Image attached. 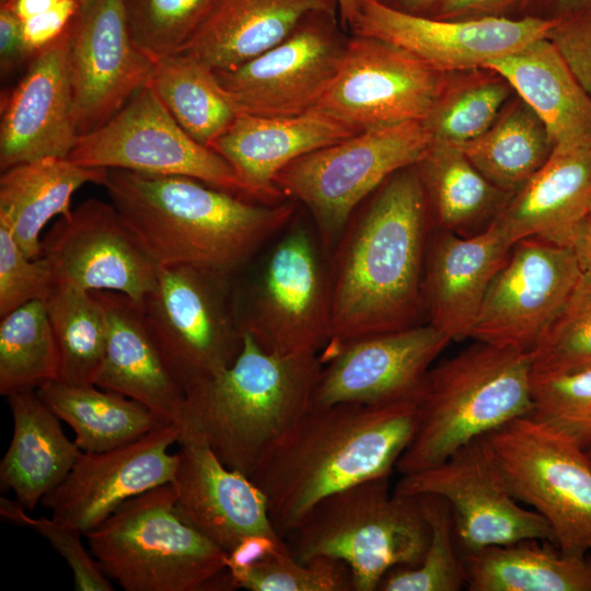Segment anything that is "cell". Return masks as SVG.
<instances>
[{
	"mask_svg": "<svg viewBox=\"0 0 591 591\" xmlns=\"http://www.w3.org/2000/svg\"><path fill=\"white\" fill-rule=\"evenodd\" d=\"M429 220L415 165L390 176L355 211L328 255L332 336L323 355L421 324Z\"/></svg>",
	"mask_w": 591,
	"mask_h": 591,
	"instance_id": "cell-1",
	"label": "cell"
},
{
	"mask_svg": "<svg viewBox=\"0 0 591 591\" xmlns=\"http://www.w3.org/2000/svg\"><path fill=\"white\" fill-rule=\"evenodd\" d=\"M417 399L310 405L267 451L251 479L285 538L322 499L362 482L390 477L412 441Z\"/></svg>",
	"mask_w": 591,
	"mask_h": 591,
	"instance_id": "cell-2",
	"label": "cell"
},
{
	"mask_svg": "<svg viewBox=\"0 0 591 591\" xmlns=\"http://www.w3.org/2000/svg\"><path fill=\"white\" fill-rule=\"evenodd\" d=\"M102 185L161 267L230 278L297 212L293 202H258L181 175L109 169Z\"/></svg>",
	"mask_w": 591,
	"mask_h": 591,
	"instance_id": "cell-3",
	"label": "cell"
},
{
	"mask_svg": "<svg viewBox=\"0 0 591 591\" xmlns=\"http://www.w3.org/2000/svg\"><path fill=\"white\" fill-rule=\"evenodd\" d=\"M320 355H277L243 333L235 361L185 389L179 436L205 442L229 468L250 478L267 451L312 402Z\"/></svg>",
	"mask_w": 591,
	"mask_h": 591,
	"instance_id": "cell-4",
	"label": "cell"
},
{
	"mask_svg": "<svg viewBox=\"0 0 591 591\" xmlns=\"http://www.w3.org/2000/svg\"><path fill=\"white\" fill-rule=\"evenodd\" d=\"M531 352L475 340L431 367L417 401L414 437L396 470L436 466L465 444L533 409Z\"/></svg>",
	"mask_w": 591,
	"mask_h": 591,
	"instance_id": "cell-5",
	"label": "cell"
},
{
	"mask_svg": "<svg viewBox=\"0 0 591 591\" xmlns=\"http://www.w3.org/2000/svg\"><path fill=\"white\" fill-rule=\"evenodd\" d=\"M172 483L121 503L84 534L104 573L126 591L235 590L227 553L175 511Z\"/></svg>",
	"mask_w": 591,
	"mask_h": 591,
	"instance_id": "cell-6",
	"label": "cell"
},
{
	"mask_svg": "<svg viewBox=\"0 0 591 591\" xmlns=\"http://www.w3.org/2000/svg\"><path fill=\"white\" fill-rule=\"evenodd\" d=\"M285 540L297 560H341L355 591H375L391 569L420 563L430 528L419 496L391 493L380 477L322 499Z\"/></svg>",
	"mask_w": 591,
	"mask_h": 591,
	"instance_id": "cell-7",
	"label": "cell"
},
{
	"mask_svg": "<svg viewBox=\"0 0 591 591\" xmlns=\"http://www.w3.org/2000/svg\"><path fill=\"white\" fill-rule=\"evenodd\" d=\"M296 217L234 306L242 332L264 350L318 355L332 336L329 269L315 229Z\"/></svg>",
	"mask_w": 591,
	"mask_h": 591,
	"instance_id": "cell-8",
	"label": "cell"
},
{
	"mask_svg": "<svg viewBox=\"0 0 591 591\" xmlns=\"http://www.w3.org/2000/svg\"><path fill=\"white\" fill-rule=\"evenodd\" d=\"M431 142L422 121L363 131L293 160L274 183L309 210L328 257L359 206L394 173L415 165Z\"/></svg>",
	"mask_w": 591,
	"mask_h": 591,
	"instance_id": "cell-9",
	"label": "cell"
},
{
	"mask_svg": "<svg viewBox=\"0 0 591 591\" xmlns=\"http://www.w3.org/2000/svg\"><path fill=\"white\" fill-rule=\"evenodd\" d=\"M511 493L540 513L567 554L591 553V461L569 438L528 415L486 434Z\"/></svg>",
	"mask_w": 591,
	"mask_h": 591,
	"instance_id": "cell-10",
	"label": "cell"
},
{
	"mask_svg": "<svg viewBox=\"0 0 591 591\" xmlns=\"http://www.w3.org/2000/svg\"><path fill=\"white\" fill-rule=\"evenodd\" d=\"M231 278L161 267L142 306L160 352L184 389L230 367L243 346Z\"/></svg>",
	"mask_w": 591,
	"mask_h": 591,
	"instance_id": "cell-11",
	"label": "cell"
},
{
	"mask_svg": "<svg viewBox=\"0 0 591 591\" xmlns=\"http://www.w3.org/2000/svg\"><path fill=\"white\" fill-rule=\"evenodd\" d=\"M67 159L88 167L188 176L245 197L229 163L193 139L148 84L104 125L79 137Z\"/></svg>",
	"mask_w": 591,
	"mask_h": 591,
	"instance_id": "cell-12",
	"label": "cell"
},
{
	"mask_svg": "<svg viewBox=\"0 0 591 591\" xmlns=\"http://www.w3.org/2000/svg\"><path fill=\"white\" fill-rule=\"evenodd\" d=\"M393 491L443 498L451 508L462 554L528 538L555 544L547 521L533 509L524 508L511 493L484 437L436 466L402 475Z\"/></svg>",
	"mask_w": 591,
	"mask_h": 591,
	"instance_id": "cell-13",
	"label": "cell"
},
{
	"mask_svg": "<svg viewBox=\"0 0 591 591\" xmlns=\"http://www.w3.org/2000/svg\"><path fill=\"white\" fill-rule=\"evenodd\" d=\"M450 73L383 39L351 34L316 108L356 134L427 118Z\"/></svg>",
	"mask_w": 591,
	"mask_h": 591,
	"instance_id": "cell-14",
	"label": "cell"
},
{
	"mask_svg": "<svg viewBox=\"0 0 591 591\" xmlns=\"http://www.w3.org/2000/svg\"><path fill=\"white\" fill-rule=\"evenodd\" d=\"M337 13L306 14L282 42L230 70H215L241 113L292 117L316 108L348 37Z\"/></svg>",
	"mask_w": 591,
	"mask_h": 591,
	"instance_id": "cell-15",
	"label": "cell"
},
{
	"mask_svg": "<svg viewBox=\"0 0 591 591\" xmlns=\"http://www.w3.org/2000/svg\"><path fill=\"white\" fill-rule=\"evenodd\" d=\"M570 246L515 242L494 276L471 338L531 352L582 278Z\"/></svg>",
	"mask_w": 591,
	"mask_h": 591,
	"instance_id": "cell-16",
	"label": "cell"
},
{
	"mask_svg": "<svg viewBox=\"0 0 591 591\" xmlns=\"http://www.w3.org/2000/svg\"><path fill=\"white\" fill-rule=\"evenodd\" d=\"M42 247L55 283L115 291L141 304L161 268L116 207L94 198L62 216Z\"/></svg>",
	"mask_w": 591,
	"mask_h": 591,
	"instance_id": "cell-17",
	"label": "cell"
},
{
	"mask_svg": "<svg viewBox=\"0 0 591 591\" xmlns=\"http://www.w3.org/2000/svg\"><path fill=\"white\" fill-rule=\"evenodd\" d=\"M556 23L548 18L439 20L408 14L379 0H359L349 31L389 42L440 72L453 73L485 68L547 37Z\"/></svg>",
	"mask_w": 591,
	"mask_h": 591,
	"instance_id": "cell-18",
	"label": "cell"
},
{
	"mask_svg": "<svg viewBox=\"0 0 591 591\" xmlns=\"http://www.w3.org/2000/svg\"><path fill=\"white\" fill-rule=\"evenodd\" d=\"M153 59L134 40L124 0H93L72 30L69 69L79 137L116 115L149 83Z\"/></svg>",
	"mask_w": 591,
	"mask_h": 591,
	"instance_id": "cell-19",
	"label": "cell"
},
{
	"mask_svg": "<svg viewBox=\"0 0 591 591\" xmlns=\"http://www.w3.org/2000/svg\"><path fill=\"white\" fill-rule=\"evenodd\" d=\"M179 428L161 424L129 443L81 452L65 479L42 500L51 517L83 534L107 519L121 503L173 482Z\"/></svg>",
	"mask_w": 591,
	"mask_h": 591,
	"instance_id": "cell-20",
	"label": "cell"
},
{
	"mask_svg": "<svg viewBox=\"0 0 591 591\" xmlns=\"http://www.w3.org/2000/svg\"><path fill=\"white\" fill-rule=\"evenodd\" d=\"M450 343L428 322L350 340L321 355L311 404L418 401L427 372Z\"/></svg>",
	"mask_w": 591,
	"mask_h": 591,
	"instance_id": "cell-21",
	"label": "cell"
},
{
	"mask_svg": "<svg viewBox=\"0 0 591 591\" xmlns=\"http://www.w3.org/2000/svg\"><path fill=\"white\" fill-rule=\"evenodd\" d=\"M74 22L31 58L1 103V172L44 158L67 159L78 142L69 69Z\"/></svg>",
	"mask_w": 591,
	"mask_h": 591,
	"instance_id": "cell-22",
	"label": "cell"
},
{
	"mask_svg": "<svg viewBox=\"0 0 591 591\" xmlns=\"http://www.w3.org/2000/svg\"><path fill=\"white\" fill-rule=\"evenodd\" d=\"M172 484L175 511L225 553L253 534L281 537L263 490L246 475L227 467L199 439L179 436Z\"/></svg>",
	"mask_w": 591,
	"mask_h": 591,
	"instance_id": "cell-23",
	"label": "cell"
},
{
	"mask_svg": "<svg viewBox=\"0 0 591 591\" xmlns=\"http://www.w3.org/2000/svg\"><path fill=\"white\" fill-rule=\"evenodd\" d=\"M511 247L496 221L472 235L436 232L427 244L422 277L428 323L451 341L471 338L486 291Z\"/></svg>",
	"mask_w": 591,
	"mask_h": 591,
	"instance_id": "cell-24",
	"label": "cell"
},
{
	"mask_svg": "<svg viewBox=\"0 0 591 591\" xmlns=\"http://www.w3.org/2000/svg\"><path fill=\"white\" fill-rule=\"evenodd\" d=\"M354 135L352 129L317 108L292 117L240 113L210 148L233 169L247 199L278 204L285 197L274 181L286 165Z\"/></svg>",
	"mask_w": 591,
	"mask_h": 591,
	"instance_id": "cell-25",
	"label": "cell"
},
{
	"mask_svg": "<svg viewBox=\"0 0 591 591\" xmlns=\"http://www.w3.org/2000/svg\"><path fill=\"white\" fill-rule=\"evenodd\" d=\"M93 292L108 327L95 385L139 402L162 422L178 425L185 392L160 352L142 304L115 291Z\"/></svg>",
	"mask_w": 591,
	"mask_h": 591,
	"instance_id": "cell-26",
	"label": "cell"
},
{
	"mask_svg": "<svg viewBox=\"0 0 591 591\" xmlns=\"http://www.w3.org/2000/svg\"><path fill=\"white\" fill-rule=\"evenodd\" d=\"M591 210V147L553 152L542 169L509 197L494 221L509 242L536 237L570 246Z\"/></svg>",
	"mask_w": 591,
	"mask_h": 591,
	"instance_id": "cell-27",
	"label": "cell"
},
{
	"mask_svg": "<svg viewBox=\"0 0 591 591\" xmlns=\"http://www.w3.org/2000/svg\"><path fill=\"white\" fill-rule=\"evenodd\" d=\"M485 68L502 76L533 108L548 131L553 152L591 147V95L547 37Z\"/></svg>",
	"mask_w": 591,
	"mask_h": 591,
	"instance_id": "cell-28",
	"label": "cell"
},
{
	"mask_svg": "<svg viewBox=\"0 0 591 591\" xmlns=\"http://www.w3.org/2000/svg\"><path fill=\"white\" fill-rule=\"evenodd\" d=\"M313 11L338 14L337 0H217L178 53L230 70L282 42Z\"/></svg>",
	"mask_w": 591,
	"mask_h": 591,
	"instance_id": "cell-29",
	"label": "cell"
},
{
	"mask_svg": "<svg viewBox=\"0 0 591 591\" xmlns=\"http://www.w3.org/2000/svg\"><path fill=\"white\" fill-rule=\"evenodd\" d=\"M7 398L13 433L0 462V486L2 491H13L15 499L32 511L65 479L82 451L66 437L60 419L36 390Z\"/></svg>",
	"mask_w": 591,
	"mask_h": 591,
	"instance_id": "cell-30",
	"label": "cell"
},
{
	"mask_svg": "<svg viewBox=\"0 0 591 591\" xmlns=\"http://www.w3.org/2000/svg\"><path fill=\"white\" fill-rule=\"evenodd\" d=\"M106 173V169L79 165L63 158L12 166L0 177V223L26 256L38 258L45 225L56 216H68L73 194L88 183L102 185Z\"/></svg>",
	"mask_w": 591,
	"mask_h": 591,
	"instance_id": "cell-31",
	"label": "cell"
},
{
	"mask_svg": "<svg viewBox=\"0 0 591 591\" xmlns=\"http://www.w3.org/2000/svg\"><path fill=\"white\" fill-rule=\"evenodd\" d=\"M470 591H591V556L528 538L462 554Z\"/></svg>",
	"mask_w": 591,
	"mask_h": 591,
	"instance_id": "cell-32",
	"label": "cell"
},
{
	"mask_svg": "<svg viewBox=\"0 0 591 591\" xmlns=\"http://www.w3.org/2000/svg\"><path fill=\"white\" fill-rule=\"evenodd\" d=\"M415 166L429 219L438 230L476 234L495 220L510 197L489 183L452 142L432 139Z\"/></svg>",
	"mask_w": 591,
	"mask_h": 591,
	"instance_id": "cell-33",
	"label": "cell"
},
{
	"mask_svg": "<svg viewBox=\"0 0 591 591\" xmlns=\"http://www.w3.org/2000/svg\"><path fill=\"white\" fill-rule=\"evenodd\" d=\"M36 392L50 410L70 426L82 452L109 450L167 424L139 402L95 384L53 381Z\"/></svg>",
	"mask_w": 591,
	"mask_h": 591,
	"instance_id": "cell-34",
	"label": "cell"
},
{
	"mask_svg": "<svg viewBox=\"0 0 591 591\" xmlns=\"http://www.w3.org/2000/svg\"><path fill=\"white\" fill-rule=\"evenodd\" d=\"M457 146L489 183L510 196L520 190L553 153L542 119L518 95L509 100L487 131Z\"/></svg>",
	"mask_w": 591,
	"mask_h": 591,
	"instance_id": "cell-35",
	"label": "cell"
},
{
	"mask_svg": "<svg viewBox=\"0 0 591 591\" xmlns=\"http://www.w3.org/2000/svg\"><path fill=\"white\" fill-rule=\"evenodd\" d=\"M151 57L153 68L148 85L178 125L210 148L241 113L218 81L215 69L185 53Z\"/></svg>",
	"mask_w": 591,
	"mask_h": 591,
	"instance_id": "cell-36",
	"label": "cell"
},
{
	"mask_svg": "<svg viewBox=\"0 0 591 591\" xmlns=\"http://www.w3.org/2000/svg\"><path fill=\"white\" fill-rule=\"evenodd\" d=\"M44 303L59 349L57 381L71 385L95 384L108 332L102 302L93 291L56 282Z\"/></svg>",
	"mask_w": 591,
	"mask_h": 591,
	"instance_id": "cell-37",
	"label": "cell"
},
{
	"mask_svg": "<svg viewBox=\"0 0 591 591\" xmlns=\"http://www.w3.org/2000/svg\"><path fill=\"white\" fill-rule=\"evenodd\" d=\"M59 368L58 344L44 301L25 303L1 317V395L57 381Z\"/></svg>",
	"mask_w": 591,
	"mask_h": 591,
	"instance_id": "cell-38",
	"label": "cell"
},
{
	"mask_svg": "<svg viewBox=\"0 0 591 591\" xmlns=\"http://www.w3.org/2000/svg\"><path fill=\"white\" fill-rule=\"evenodd\" d=\"M512 92L510 83L488 68L450 73L422 124L433 140L464 143L489 129Z\"/></svg>",
	"mask_w": 591,
	"mask_h": 591,
	"instance_id": "cell-39",
	"label": "cell"
},
{
	"mask_svg": "<svg viewBox=\"0 0 591 591\" xmlns=\"http://www.w3.org/2000/svg\"><path fill=\"white\" fill-rule=\"evenodd\" d=\"M430 528V540L420 563L396 567L382 579V591H459L466 587L449 503L434 495H418Z\"/></svg>",
	"mask_w": 591,
	"mask_h": 591,
	"instance_id": "cell-40",
	"label": "cell"
},
{
	"mask_svg": "<svg viewBox=\"0 0 591 591\" xmlns=\"http://www.w3.org/2000/svg\"><path fill=\"white\" fill-rule=\"evenodd\" d=\"M533 374H560L591 367V278H582L531 351Z\"/></svg>",
	"mask_w": 591,
	"mask_h": 591,
	"instance_id": "cell-41",
	"label": "cell"
},
{
	"mask_svg": "<svg viewBox=\"0 0 591 591\" xmlns=\"http://www.w3.org/2000/svg\"><path fill=\"white\" fill-rule=\"evenodd\" d=\"M217 0H124L136 44L150 56L178 53Z\"/></svg>",
	"mask_w": 591,
	"mask_h": 591,
	"instance_id": "cell-42",
	"label": "cell"
},
{
	"mask_svg": "<svg viewBox=\"0 0 591 591\" xmlns=\"http://www.w3.org/2000/svg\"><path fill=\"white\" fill-rule=\"evenodd\" d=\"M530 416L553 427L583 450L591 449V367L532 378Z\"/></svg>",
	"mask_w": 591,
	"mask_h": 591,
	"instance_id": "cell-43",
	"label": "cell"
},
{
	"mask_svg": "<svg viewBox=\"0 0 591 591\" xmlns=\"http://www.w3.org/2000/svg\"><path fill=\"white\" fill-rule=\"evenodd\" d=\"M234 589L250 591H351L352 576L341 560L317 557L308 563L291 553L270 556L232 579Z\"/></svg>",
	"mask_w": 591,
	"mask_h": 591,
	"instance_id": "cell-44",
	"label": "cell"
},
{
	"mask_svg": "<svg viewBox=\"0 0 591 591\" xmlns=\"http://www.w3.org/2000/svg\"><path fill=\"white\" fill-rule=\"evenodd\" d=\"M0 515L5 521L26 526L44 536L67 561L77 591H113L111 579L104 573L91 552L83 545L84 534L79 529L53 517L32 518L15 499L0 498Z\"/></svg>",
	"mask_w": 591,
	"mask_h": 591,
	"instance_id": "cell-45",
	"label": "cell"
},
{
	"mask_svg": "<svg viewBox=\"0 0 591 591\" xmlns=\"http://www.w3.org/2000/svg\"><path fill=\"white\" fill-rule=\"evenodd\" d=\"M55 283L43 256L30 258L10 230L0 223V316L32 301H45Z\"/></svg>",
	"mask_w": 591,
	"mask_h": 591,
	"instance_id": "cell-46",
	"label": "cell"
},
{
	"mask_svg": "<svg viewBox=\"0 0 591 591\" xmlns=\"http://www.w3.org/2000/svg\"><path fill=\"white\" fill-rule=\"evenodd\" d=\"M547 38L591 95V13L557 20Z\"/></svg>",
	"mask_w": 591,
	"mask_h": 591,
	"instance_id": "cell-47",
	"label": "cell"
},
{
	"mask_svg": "<svg viewBox=\"0 0 591 591\" xmlns=\"http://www.w3.org/2000/svg\"><path fill=\"white\" fill-rule=\"evenodd\" d=\"M552 0H444L433 19L549 18Z\"/></svg>",
	"mask_w": 591,
	"mask_h": 591,
	"instance_id": "cell-48",
	"label": "cell"
},
{
	"mask_svg": "<svg viewBox=\"0 0 591 591\" xmlns=\"http://www.w3.org/2000/svg\"><path fill=\"white\" fill-rule=\"evenodd\" d=\"M76 0H61L54 9L21 22L25 46L33 57L59 38L81 12Z\"/></svg>",
	"mask_w": 591,
	"mask_h": 591,
	"instance_id": "cell-49",
	"label": "cell"
},
{
	"mask_svg": "<svg viewBox=\"0 0 591 591\" xmlns=\"http://www.w3.org/2000/svg\"><path fill=\"white\" fill-rule=\"evenodd\" d=\"M285 553H290V549L282 537L265 534L245 536L227 553L225 563L231 580L256 563Z\"/></svg>",
	"mask_w": 591,
	"mask_h": 591,
	"instance_id": "cell-50",
	"label": "cell"
},
{
	"mask_svg": "<svg viewBox=\"0 0 591 591\" xmlns=\"http://www.w3.org/2000/svg\"><path fill=\"white\" fill-rule=\"evenodd\" d=\"M31 58L23 39L21 21L7 5L0 3L1 74L10 73Z\"/></svg>",
	"mask_w": 591,
	"mask_h": 591,
	"instance_id": "cell-51",
	"label": "cell"
},
{
	"mask_svg": "<svg viewBox=\"0 0 591 591\" xmlns=\"http://www.w3.org/2000/svg\"><path fill=\"white\" fill-rule=\"evenodd\" d=\"M570 247L578 260L582 274L591 278V217L578 228Z\"/></svg>",
	"mask_w": 591,
	"mask_h": 591,
	"instance_id": "cell-52",
	"label": "cell"
},
{
	"mask_svg": "<svg viewBox=\"0 0 591 591\" xmlns=\"http://www.w3.org/2000/svg\"><path fill=\"white\" fill-rule=\"evenodd\" d=\"M61 0H3L1 4L7 5L22 22L32 16L47 12L57 7Z\"/></svg>",
	"mask_w": 591,
	"mask_h": 591,
	"instance_id": "cell-53",
	"label": "cell"
},
{
	"mask_svg": "<svg viewBox=\"0 0 591 591\" xmlns=\"http://www.w3.org/2000/svg\"><path fill=\"white\" fill-rule=\"evenodd\" d=\"M444 0H381L384 4L414 15L432 18Z\"/></svg>",
	"mask_w": 591,
	"mask_h": 591,
	"instance_id": "cell-54",
	"label": "cell"
},
{
	"mask_svg": "<svg viewBox=\"0 0 591 591\" xmlns=\"http://www.w3.org/2000/svg\"><path fill=\"white\" fill-rule=\"evenodd\" d=\"M591 13V0H552L549 18L565 20Z\"/></svg>",
	"mask_w": 591,
	"mask_h": 591,
	"instance_id": "cell-55",
	"label": "cell"
},
{
	"mask_svg": "<svg viewBox=\"0 0 591 591\" xmlns=\"http://www.w3.org/2000/svg\"><path fill=\"white\" fill-rule=\"evenodd\" d=\"M358 1L359 0H337L338 18L345 31L349 30V26L357 13Z\"/></svg>",
	"mask_w": 591,
	"mask_h": 591,
	"instance_id": "cell-56",
	"label": "cell"
},
{
	"mask_svg": "<svg viewBox=\"0 0 591 591\" xmlns=\"http://www.w3.org/2000/svg\"><path fill=\"white\" fill-rule=\"evenodd\" d=\"M0 1H3V0H0ZM79 5L81 7V9H84L85 7H88L93 0H76Z\"/></svg>",
	"mask_w": 591,
	"mask_h": 591,
	"instance_id": "cell-57",
	"label": "cell"
},
{
	"mask_svg": "<svg viewBox=\"0 0 591 591\" xmlns=\"http://www.w3.org/2000/svg\"><path fill=\"white\" fill-rule=\"evenodd\" d=\"M586 452H587V455H588L589 460L591 461V449L587 450Z\"/></svg>",
	"mask_w": 591,
	"mask_h": 591,
	"instance_id": "cell-58",
	"label": "cell"
},
{
	"mask_svg": "<svg viewBox=\"0 0 591 591\" xmlns=\"http://www.w3.org/2000/svg\"><path fill=\"white\" fill-rule=\"evenodd\" d=\"M589 217H591V210H590V215H589Z\"/></svg>",
	"mask_w": 591,
	"mask_h": 591,
	"instance_id": "cell-59",
	"label": "cell"
},
{
	"mask_svg": "<svg viewBox=\"0 0 591 591\" xmlns=\"http://www.w3.org/2000/svg\"><path fill=\"white\" fill-rule=\"evenodd\" d=\"M379 1H381V0H379Z\"/></svg>",
	"mask_w": 591,
	"mask_h": 591,
	"instance_id": "cell-60",
	"label": "cell"
}]
</instances>
